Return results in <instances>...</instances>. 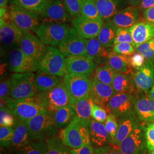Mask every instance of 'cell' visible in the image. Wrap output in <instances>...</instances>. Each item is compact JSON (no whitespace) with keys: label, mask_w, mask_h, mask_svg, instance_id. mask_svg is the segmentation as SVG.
<instances>
[{"label":"cell","mask_w":154,"mask_h":154,"mask_svg":"<svg viewBox=\"0 0 154 154\" xmlns=\"http://www.w3.org/2000/svg\"><path fill=\"white\" fill-rule=\"evenodd\" d=\"M126 1L129 5L135 6V7H137L139 4V2L140 1V0H126Z\"/></svg>","instance_id":"9f6ffc18"},{"label":"cell","mask_w":154,"mask_h":154,"mask_svg":"<svg viewBox=\"0 0 154 154\" xmlns=\"http://www.w3.org/2000/svg\"><path fill=\"white\" fill-rule=\"evenodd\" d=\"M88 127L90 134V144L94 149H100L112 145L111 139L106 129L104 123L91 118Z\"/></svg>","instance_id":"ffe728a7"},{"label":"cell","mask_w":154,"mask_h":154,"mask_svg":"<svg viewBox=\"0 0 154 154\" xmlns=\"http://www.w3.org/2000/svg\"><path fill=\"white\" fill-rule=\"evenodd\" d=\"M66 73L90 75L97 65L94 61L85 56H74L66 58Z\"/></svg>","instance_id":"44dd1931"},{"label":"cell","mask_w":154,"mask_h":154,"mask_svg":"<svg viewBox=\"0 0 154 154\" xmlns=\"http://www.w3.org/2000/svg\"><path fill=\"white\" fill-rule=\"evenodd\" d=\"M87 53L89 58L95 62H99L107 58L111 51L110 48H105L100 43L98 38L85 39Z\"/></svg>","instance_id":"f1b7e54d"},{"label":"cell","mask_w":154,"mask_h":154,"mask_svg":"<svg viewBox=\"0 0 154 154\" xmlns=\"http://www.w3.org/2000/svg\"><path fill=\"white\" fill-rule=\"evenodd\" d=\"M9 0H0V6L1 8H7Z\"/></svg>","instance_id":"680465c9"},{"label":"cell","mask_w":154,"mask_h":154,"mask_svg":"<svg viewBox=\"0 0 154 154\" xmlns=\"http://www.w3.org/2000/svg\"><path fill=\"white\" fill-rule=\"evenodd\" d=\"M11 88V78H6L1 81L0 84V98L1 100H5L10 98Z\"/></svg>","instance_id":"c3c4849f"},{"label":"cell","mask_w":154,"mask_h":154,"mask_svg":"<svg viewBox=\"0 0 154 154\" xmlns=\"http://www.w3.org/2000/svg\"><path fill=\"white\" fill-rule=\"evenodd\" d=\"M14 128L13 138L11 146L8 149L9 154L16 152L31 142L25 122L18 121Z\"/></svg>","instance_id":"4316f807"},{"label":"cell","mask_w":154,"mask_h":154,"mask_svg":"<svg viewBox=\"0 0 154 154\" xmlns=\"http://www.w3.org/2000/svg\"><path fill=\"white\" fill-rule=\"evenodd\" d=\"M48 47L32 32H23L20 48L25 54L38 62L44 55Z\"/></svg>","instance_id":"2e32d148"},{"label":"cell","mask_w":154,"mask_h":154,"mask_svg":"<svg viewBox=\"0 0 154 154\" xmlns=\"http://www.w3.org/2000/svg\"><path fill=\"white\" fill-rule=\"evenodd\" d=\"M123 42L131 44L135 47L129 28H118L117 29L114 45Z\"/></svg>","instance_id":"f6af8a7d"},{"label":"cell","mask_w":154,"mask_h":154,"mask_svg":"<svg viewBox=\"0 0 154 154\" xmlns=\"http://www.w3.org/2000/svg\"><path fill=\"white\" fill-rule=\"evenodd\" d=\"M118 28L111 21L104 22L97 38L100 43L105 48L113 47Z\"/></svg>","instance_id":"d6a6232c"},{"label":"cell","mask_w":154,"mask_h":154,"mask_svg":"<svg viewBox=\"0 0 154 154\" xmlns=\"http://www.w3.org/2000/svg\"><path fill=\"white\" fill-rule=\"evenodd\" d=\"M107 110L98 105L94 103L91 112V118L97 121L104 123L107 117Z\"/></svg>","instance_id":"7dc6e473"},{"label":"cell","mask_w":154,"mask_h":154,"mask_svg":"<svg viewBox=\"0 0 154 154\" xmlns=\"http://www.w3.org/2000/svg\"><path fill=\"white\" fill-rule=\"evenodd\" d=\"M51 116L55 126L60 130L66 128L77 116L72 106L61 107L52 112H49Z\"/></svg>","instance_id":"83f0119b"},{"label":"cell","mask_w":154,"mask_h":154,"mask_svg":"<svg viewBox=\"0 0 154 154\" xmlns=\"http://www.w3.org/2000/svg\"><path fill=\"white\" fill-rule=\"evenodd\" d=\"M8 60L10 71L13 72H33L38 70V62L25 54L20 48L9 51Z\"/></svg>","instance_id":"4fadbf2b"},{"label":"cell","mask_w":154,"mask_h":154,"mask_svg":"<svg viewBox=\"0 0 154 154\" xmlns=\"http://www.w3.org/2000/svg\"><path fill=\"white\" fill-rule=\"evenodd\" d=\"M70 154H97L95 149L91 144H87L77 149H72Z\"/></svg>","instance_id":"816d5d0a"},{"label":"cell","mask_w":154,"mask_h":154,"mask_svg":"<svg viewBox=\"0 0 154 154\" xmlns=\"http://www.w3.org/2000/svg\"><path fill=\"white\" fill-rule=\"evenodd\" d=\"M147 94H148L149 97L154 101V85Z\"/></svg>","instance_id":"91938a15"},{"label":"cell","mask_w":154,"mask_h":154,"mask_svg":"<svg viewBox=\"0 0 154 154\" xmlns=\"http://www.w3.org/2000/svg\"><path fill=\"white\" fill-rule=\"evenodd\" d=\"M35 76L34 72L12 74L10 98L13 99H24L35 96L38 92L35 85Z\"/></svg>","instance_id":"8992f818"},{"label":"cell","mask_w":154,"mask_h":154,"mask_svg":"<svg viewBox=\"0 0 154 154\" xmlns=\"http://www.w3.org/2000/svg\"><path fill=\"white\" fill-rule=\"evenodd\" d=\"M114 146L127 154H144L147 149L146 128L139 125L118 146Z\"/></svg>","instance_id":"7c38bea8"},{"label":"cell","mask_w":154,"mask_h":154,"mask_svg":"<svg viewBox=\"0 0 154 154\" xmlns=\"http://www.w3.org/2000/svg\"><path fill=\"white\" fill-rule=\"evenodd\" d=\"M71 22L78 34L84 39L97 37L105 22L90 20L81 15L73 18Z\"/></svg>","instance_id":"ac0fdd59"},{"label":"cell","mask_w":154,"mask_h":154,"mask_svg":"<svg viewBox=\"0 0 154 154\" xmlns=\"http://www.w3.org/2000/svg\"><path fill=\"white\" fill-rule=\"evenodd\" d=\"M48 151L45 141H31L26 146L11 154H45Z\"/></svg>","instance_id":"e575fe53"},{"label":"cell","mask_w":154,"mask_h":154,"mask_svg":"<svg viewBox=\"0 0 154 154\" xmlns=\"http://www.w3.org/2000/svg\"><path fill=\"white\" fill-rule=\"evenodd\" d=\"M31 141H45L59 134V128L55 126L48 110L25 122Z\"/></svg>","instance_id":"7a4b0ae2"},{"label":"cell","mask_w":154,"mask_h":154,"mask_svg":"<svg viewBox=\"0 0 154 154\" xmlns=\"http://www.w3.org/2000/svg\"><path fill=\"white\" fill-rule=\"evenodd\" d=\"M93 104V100L89 97L77 101L72 106L75 110L77 116L86 121L89 122L91 118Z\"/></svg>","instance_id":"836d02e7"},{"label":"cell","mask_w":154,"mask_h":154,"mask_svg":"<svg viewBox=\"0 0 154 154\" xmlns=\"http://www.w3.org/2000/svg\"><path fill=\"white\" fill-rule=\"evenodd\" d=\"M39 14L42 22L64 23L72 21L71 16L61 0H50Z\"/></svg>","instance_id":"5bb4252c"},{"label":"cell","mask_w":154,"mask_h":154,"mask_svg":"<svg viewBox=\"0 0 154 154\" xmlns=\"http://www.w3.org/2000/svg\"><path fill=\"white\" fill-rule=\"evenodd\" d=\"M63 81L74 104L81 99L90 97L92 82L88 75L66 73L63 77Z\"/></svg>","instance_id":"9c48e42d"},{"label":"cell","mask_w":154,"mask_h":154,"mask_svg":"<svg viewBox=\"0 0 154 154\" xmlns=\"http://www.w3.org/2000/svg\"><path fill=\"white\" fill-rule=\"evenodd\" d=\"M152 7H154V0H140L137 6L139 12H143Z\"/></svg>","instance_id":"f5cc1de1"},{"label":"cell","mask_w":154,"mask_h":154,"mask_svg":"<svg viewBox=\"0 0 154 154\" xmlns=\"http://www.w3.org/2000/svg\"><path fill=\"white\" fill-rule=\"evenodd\" d=\"M0 11H1L0 12L1 13V18L6 16L7 14V13H8L7 8H1Z\"/></svg>","instance_id":"6f0895ef"},{"label":"cell","mask_w":154,"mask_h":154,"mask_svg":"<svg viewBox=\"0 0 154 154\" xmlns=\"http://www.w3.org/2000/svg\"><path fill=\"white\" fill-rule=\"evenodd\" d=\"M14 128L10 127H0V144L1 148L9 149L13 138Z\"/></svg>","instance_id":"ee69618b"},{"label":"cell","mask_w":154,"mask_h":154,"mask_svg":"<svg viewBox=\"0 0 154 154\" xmlns=\"http://www.w3.org/2000/svg\"><path fill=\"white\" fill-rule=\"evenodd\" d=\"M134 96L132 94L118 93L110 98L106 105V110L118 118L135 112L134 105Z\"/></svg>","instance_id":"9a60e30c"},{"label":"cell","mask_w":154,"mask_h":154,"mask_svg":"<svg viewBox=\"0 0 154 154\" xmlns=\"http://www.w3.org/2000/svg\"><path fill=\"white\" fill-rule=\"evenodd\" d=\"M22 35L23 31L11 20L8 11L6 16L1 18L0 21L1 42L4 48L10 51L20 48Z\"/></svg>","instance_id":"30bf717a"},{"label":"cell","mask_w":154,"mask_h":154,"mask_svg":"<svg viewBox=\"0 0 154 154\" xmlns=\"http://www.w3.org/2000/svg\"><path fill=\"white\" fill-rule=\"evenodd\" d=\"M139 13L137 7L130 6L118 11L111 21L117 28H130L138 22Z\"/></svg>","instance_id":"d4e9b609"},{"label":"cell","mask_w":154,"mask_h":154,"mask_svg":"<svg viewBox=\"0 0 154 154\" xmlns=\"http://www.w3.org/2000/svg\"><path fill=\"white\" fill-rule=\"evenodd\" d=\"M2 101L11 109L18 121H27L47 110L37 94L33 97L24 99L9 98Z\"/></svg>","instance_id":"3957f363"},{"label":"cell","mask_w":154,"mask_h":154,"mask_svg":"<svg viewBox=\"0 0 154 154\" xmlns=\"http://www.w3.org/2000/svg\"><path fill=\"white\" fill-rule=\"evenodd\" d=\"M135 46L154 37V23L149 22H137L129 28Z\"/></svg>","instance_id":"484cf974"},{"label":"cell","mask_w":154,"mask_h":154,"mask_svg":"<svg viewBox=\"0 0 154 154\" xmlns=\"http://www.w3.org/2000/svg\"><path fill=\"white\" fill-rule=\"evenodd\" d=\"M9 13L11 20L23 32L36 33L42 21L39 13L11 4Z\"/></svg>","instance_id":"5b68a950"},{"label":"cell","mask_w":154,"mask_h":154,"mask_svg":"<svg viewBox=\"0 0 154 154\" xmlns=\"http://www.w3.org/2000/svg\"><path fill=\"white\" fill-rule=\"evenodd\" d=\"M142 93L134 98L135 112L139 121L143 123H153L154 101L149 97L148 94Z\"/></svg>","instance_id":"d6986e66"},{"label":"cell","mask_w":154,"mask_h":154,"mask_svg":"<svg viewBox=\"0 0 154 154\" xmlns=\"http://www.w3.org/2000/svg\"><path fill=\"white\" fill-rule=\"evenodd\" d=\"M70 28L67 23L42 22L35 34L47 46H57L66 38Z\"/></svg>","instance_id":"ba28073f"},{"label":"cell","mask_w":154,"mask_h":154,"mask_svg":"<svg viewBox=\"0 0 154 154\" xmlns=\"http://www.w3.org/2000/svg\"><path fill=\"white\" fill-rule=\"evenodd\" d=\"M149 154H154V149L152 150L149 151Z\"/></svg>","instance_id":"6125c7cd"},{"label":"cell","mask_w":154,"mask_h":154,"mask_svg":"<svg viewBox=\"0 0 154 154\" xmlns=\"http://www.w3.org/2000/svg\"><path fill=\"white\" fill-rule=\"evenodd\" d=\"M65 57L55 46H48L44 55L38 62V70L60 77L66 74Z\"/></svg>","instance_id":"52a82bcc"},{"label":"cell","mask_w":154,"mask_h":154,"mask_svg":"<svg viewBox=\"0 0 154 154\" xmlns=\"http://www.w3.org/2000/svg\"><path fill=\"white\" fill-rule=\"evenodd\" d=\"M81 16L93 21H103L94 0H86L81 11Z\"/></svg>","instance_id":"f35d334b"},{"label":"cell","mask_w":154,"mask_h":154,"mask_svg":"<svg viewBox=\"0 0 154 154\" xmlns=\"http://www.w3.org/2000/svg\"><path fill=\"white\" fill-rule=\"evenodd\" d=\"M129 59L130 65L136 70L142 67L147 61L146 58L142 54L138 52L129 56Z\"/></svg>","instance_id":"681fc988"},{"label":"cell","mask_w":154,"mask_h":154,"mask_svg":"<svg viewBox=\"0 0 154 154\" xmlns=\"http://www.w3.org/2000/svg\"><path fill=\"white\" fill-rule=\"evenodd\" d=\"M50 0H9L11 4L21 6L32 11L41 13Z\"/></svg>","instance_id":"8d00e7d4"},{"label":"cell","mask_w":154,"mask_h":154,"mask_svg":"<svg viewBox=\"0 0 154 154\" xmlns=\"http://www.w3.org/2000/svg\"><path fill=\"white\" fill-rule=\"evenodd\" d=\"M116 72L107 65L97 67L95 71V79L100 82L112 85Z\"/></svg>","instance_id":"ab89813d"},{"label":"cell","mask_w":154,"mask_h":154,"mask_svg":"<svg viewBox=\"0 0 154 154\" xmlns=\"http://www.w3.org/2000/svg\"><path fill=\"white\" fill-rule=\"evenodd\" d=\"M97 154H117L116 148L112 145V146H107L103 148L95 149Z\"/></svg>","instance_id":"11a10c76"},{"label":"cell","mask_w":154,"mask_h":154,"mask_svg":"<svg viewBox=\"0 0 154 154\" xmlns=\"http://www.w3.org/2000/svg\"><path fill=\"white\" fill-rule=\"evenodd\" d=\"M18 120L14 115L11 109L1 100L0 109V125L1 126L10 127L14 128L16 125Z\"/></svg>","instance_id":"74e56055"},{"label":"cell","mask_w":154,"mask_h":154,"mask_svg":"<svg viewBox=\"0 0 154 154\" xmlns=\"http://www.w3.org/2000/svg\"><path fill=\"white\" fill-rule=\"evenodd\" d=\"M88 123L75 116L71 123L59 133L62 143L70 149H77L90 144Z\"/></svg>","instance_id":"6da1fadb"},{"label":"cell","mask_w":154,"mask_h":154,"mask_svg":"<svg viewBox=\"0 0 154 154\" xmlns=\"http://www.w3.org/2000/svg\"><path fill=\"white\" fill-rule=\"evenodd\" d=\"M86 0H63L66 10L72 17H76L81 14V9Z\"/></svg>","instance_id":"b9f144b4"},{"label":"cell","mask_w":154,"mask_h":154,"mask_svg":"<svg viewBox=\"0 0 154 154\" xmlns=\"http://www.w3.org/2000/svg\"><path fill=\"white\" fill-rule=\"evenodd\" d=\"M111 85L116 93H127L132 94L135 90L132 77H131L129 74L116 72Z\"/></svg>","instance_id":"4dcf8cb0"},{"label":"cell","mask_w":154,"mask_h":154,"mask_svg":"<svg viewBox=\"0 0 154 154\" xmlns=\"http://www.w3.org/2000/svg\"><path fill=\"white\" fill-rule=\"evenodd\" d=\"M104 22L111 21L122 9L126 8V0H94Z\"/></svg>","instance_id":"cb8c5ba5"},{"label":"cell","mask_w":154,"mask_h":154,"mask_svg":"<svg viewBox=\"0 0 154 154\" xmlns=\"http://www.w3.org/2000/svg\"><path fill=\"white\" fill-rule=\"evenodd\" d=\"M61 77L38 70L35 76V85L38 93L48 91L60 82Z\"/></svg>","instance_id":"f546056e"},{"label":"cell","mask_w":154,"mask_h":154,"mask_svg":"<svg viewBox=\"0 0 154 154\" xmlns=\"http://www.w3.org/2000/svg\"><path fill=\"white\" fill-rule=\"evenodd\" d=\"M106 63L116 72L129 74V71L132 67L130 63L129 56L118 54L111 51L108 56Z\"/></svg>","instance_id":"1f68e13d"},{"label":"cell","mask_w":154,"mask_h":154,"mask_svg":"<svg viewBox=\"0 0 154 154\" xmlns=\"http://www.w3.org/2000/svg\"><path fill=\"white\" fill-rule=\"evenodd\" d=\"M136 70L132 76L135 88L148 93L154 85V62L147 60L142 67Z\"/></svg>","instance_id":"e0dca14e"},{"label":"cell","mask_w":154,"mask_h":154,"mask_svg":"<svg viewBox=\"0 0 154 154\" xmlns=\"http://www.w3.org/2000/svg\"><path fill=\"white\" fill-rule=\"evenodd\" d=\"M142 16L146 22L154 23V7L149 8L143 11Z\"/></svg>","instance_id":"db71d44e"},{"label":"cell","mask_w":154,"mask_h":154,"mask_svg":"<svg viewBox=\"0 0 154 154\" xmlns=\"http://www.w3.org/2000/svg\"><path fill=\"white\" fill-rule=\"evenodd\" d=\"M58 49L65 57H88L85 39L78 34L74 27H71L66 38L58 45Z\"/></svg>","instance_id":"8fae6325"},{"label":"cell","mask_w":154,"mask_h":154,"mask_svg":"<svg viewBox=\"0 0 154 154\" xmlns=\"http://www.w3.org/2000/svg\"><path fill=\"white\" fill-rule=\"evenodd\" d=\"M116 94L112 85L100 82L94 79L92 81L90 97L94 103L106 108L110 98Z\"/></svg>","instance_id":"7402d4cb"},{"label":"cell","mask_w":154,"mask_h":154,"mask_svg":"<svg viewBox=\"0 0 154 154\" xmlns=\"http://www.w3.org/2000/svg\"><path fill=\"white\" fill-rule=\"evenodd\" d=\"M114 146V145H113ZM116 148V154H127L126 153H125V152H122L121 151L120 149H118V148H116V146H114Z\"/></svg>","instance_id":"94428289"},{"label":"cell","mask_w":154,"mask_h":154,"mask_svg":"<svg viewBox=\"0 0 154 154\" xmlns=\"http://www.w3.org/2000/svg\"></svg>","instance_id":"be15d7a7"},{"label":"cell","mask_w":154,"mask_h":154,"mask_svg":"<svg viewBox=\"0 0 154 154\" xmlns=\"http://www.w3.org/2000/svg\"><path fill=\"white\" fill-rule=\"evenodd\" d=\"M48 151L45 154H70L71 149L62 143L59 134L46 140Z\"/></svg>","instance_id":"d590c367"},{"label":"cell","mask_w":154,"mask_h":154,"mask_svg":"<svg viewBox=\"0 0 154 154\" xmlns=\"http://www.w3.org/2000/svg\"><path fill=\"white\" fill-rule=\"evenodd\" d=\"M37 95L48 112L74 104L63 80L60 81L51 90L46 92L38 93Z\"/></svg>","instance_id":"277c9868"},{"label":"cell","mask_w":154,"mask_h":154,"mask_svg":"<svg viewBox=\"0 0 154 154\" xmlns=\"http://www.w3.org/2000/svg\"><path fill=\"white\" fill-rule=\"evenodd\" d=\"M112 51L119 55L131 56L135 53L136 49L133 45L123 42L114 45L112 47Z\"/></svg>","instance_id":"bcb514c9"},{"label":"cell","mask_w":154,"mask_h":154,"mask_svg":"<svg viewBox=\"0 0 154 154\" xmlns=\"http://www.w3.org/2000/svg\"><path fill=\"white\" fill-rule=\"evenodd\" d=\"M104 124L106 129L111 137L113 144L119 127L118 118L115 115L112 114H109L107 116Z\"/></svg>","instance_id":"7bdbcfd3"},{"label":"cell","mask_w":154,"mask_h":154,"mask_svg":"<svg viewBox=\"0 0 154 154\" xmlns=\"http://www.w3.org/2000/svg\"><path fill=\"white\" fill-rule=\"evenodd\" d=\"M119 127L112 145L118 146L140 125L135 112L118 118Z\"/></svg>","instance_id":"603a6c76"},{"label":"cell","mask_w":154,"mask_h":154,"mask_svg":"<svg viewBox=\"0 0 154 154\" xmlns=\"http://www.w3.org/2000/svg\"><path fill=\"white\" fill-rule=\"evenodd\" d=\"M146 140L147 149L152 150L154 149V122L149 123L146 128Z\"/></svg>","instance_id":"f907efd6"},{"label":"cell","mask_w":154,"mask_h":154,"mask_svg":"<svg viewBox=\"0 0 154 154\" xmlns=\"http://www.w3.org/2000/svg\"><path fill=\"white\" fill-rule=\"evenodd\" d=\"M136 51L142 54L147 60L154 62V37L135 46Z\"/></svg>","instance_id":"60d3db41"}]
</instances>
